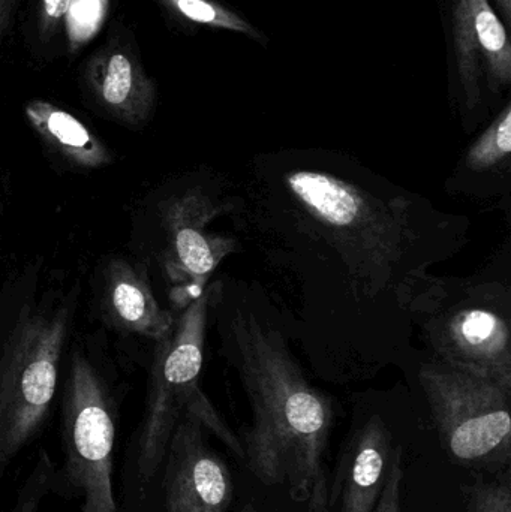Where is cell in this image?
<instances>
[{
	"instance_id": "obj_1",
	"label": "cell",
	"mask_w": 511,
	"mask_h": 512,
	"mask_svg": "<svg viewBox=\"0 0 511 512\" xmlns=\"http://www.w3.org/2000/svg\"><path fill=\"white\" fill-rule=\"evenodd\" d=\"M263 221L276 236L309 252L336 271L357 304L378 297L414 312L434 283V262L464 245L462 219L447 218L431 204L372 179L350 161L296 152L260 161L255 168Z\"/></svg>"
},
{
	"instance_id": "obj_2",
	"label": "cell",
	"mask_w": 511,
	"mask_h": 512,
	"mask_svg": "<svg viewBox=\"0 0 511 512\" xmlns=\"http://www.w3.org/2000/svg\"><path fill=\"white\" fill-rule=\"evenodd\" d=\"M252 411L243 432L246 468L267 487L285 486L308 512H327L332 399L309 384L281 331L254 310L230 307L225 336Z\"/></svg>"
},
{
	"instance_id": "obj_3",
	"label": "cell",
	"mask_w": 511,
	"mask_h": 512,
	"mask_svg": "<svg viewBox=\"0 0 511 512\" xmlns=\"http://www.w3.org/2000/svg\"><path fill=\"white\" fill-rule=\"evenodd\" d=\"M215 289L210 286L189 301L171 333L156 342L137 438V472L143 484H149L161 469L168 442L185 412L197 415L207 432L239 459H245L242 441L200 388L207 318Z\"/></svg>"
},
{
	"instance_id": "obj_4",
	"label": "cell",
	"mask_w": 511,
	"mask_h": 512,
	"mask_svg": "<svg viewBox=\"0 0 511 512\" xmlns=\"http://www.w3.org/2000/svg\"><path fill=\"white\" fill-rule=\"evenodd\" d=\"M74 304H27L0 349V483L41 432L56 396Z\"/></svg>"
},
{
	"instance_id": "obj_5",
	"label": "cell",
	"mask_w": 511,
	"mask_h": 512,
	"mask_svg": "<svg viewBox=\"0 0 511 512\" xmlns=\"http://www.w3.org/2000/svg\"><path fill=\"white\" fill-rule=\"evenodd\" d=\"M419 382L450 462L492 475L510 468V384L434 358L420 366Z\"/></svg>"
},
{
	"instance_id": "obj_6",
	"label": "cell",
	"mask_w": 511,
	"mask_h": 512,
	"mask_svg": "<svg viewBox=\"0 0 511 512\" xmlns=\"http://www.w3.org/2000/svg\"><path fill=\"white\" fill-rule=\"evenodd\" d=\"M431 286L417 300L414 315L434 351L432 358L511 385L509 288L464 283L437 297Z\"/></svg>"
},
{
	"instance_id": "obj_7",
	"label": "cell",
	"mask_w": 511,
	"mask_h": 512,
	"mask_svg": "<svg viewBox=\"0 0 511 512\" xmlns=\"http://www.w3.org/2000/svg\"><path fill=\"white\" fill-rule=\"evenodd\" d=\"M117 409L110 388L92 361L77 352L63 397L65 462L57 469L54 493L80 499V512H117L113 454Z\"/></svg>"
},
{
	"instance_id": "obj_8",
	"label": "cell",
	"mask_w": 511,
	"mask_h": 512,
	"mask_svg": "<svg viewBox=\"0 0 511 512\" xmlns=\"http://www.w3.org/2000/svg\"><path fill=\"white\" fill-rule=\"evenodd\" d=\"M450 96L476 116L511 84V42L491 0H440Z\"/></svg>"
},
{
	"instance_id": "obj_9",
	"label": "cell",
	"mask_w": 511,
	"mask_h": 512,
	"mask_svg": "<svg viewBox=\"0 0 511 512\" xmlns=\"http://www.w3.org/2000/svg\"><path fill=\"white\" fill-rule=\"evenodd\" d=\"M225 210L231 209L216 203L201 188L171 198L162 209L165 267L170 279L182 285L188 303L203 294L210 274L239 245L233 237L210 230L213 219L224 215Z\"/></svg>"
},
{
	"instance_id": "obj_10",
	"label": "cell",
	"mask_w": 511,
	"mask_h": 512,
	"mask_svg": "<svg viewBox=\"0 0 511 512\" xmlns=\"http://www.w3.org/2000/svg\"><path fill=\"white\" fill-rule=\"evenodd\" d=\"M206 432L192 412L180 417L162 463L165 512H227L233 504V475Z\"/></svg>"
},
{
	"instance_id": "obj_11",
	"label": "cell",
	"mask_w": 511,
	"mask_h": 512,
	"mask_svg": "<svg viewBox=\"0 0 511 512\" xmlns=\"http://www.w3.org/2000/svg\"><path fill=\"white\" fill-rule=\"evenodd\" d=\"M395 441L386 421L371 415L351 433L339 460L329 508L339 512H372L392 469Z\"/></svg>"
},
{
	"instance_id": "obj_12",
	"label": "cell",
	"mask_w": 511,
	"mask_h": 512,
	"mask_svg": "<svg viewBox=\"0 0 511 512\" xmlns=\"http://www.w3.org/2000/svg\"><path fill=\"white\" fill-rule=\"evenodd\" d=\"M86 81L99 107L125 125H143L155 110V83L125 48L105 47L96 53L87 65Z\"/></svg>"
},
{
	"instance_id": "obj_13",
	"label": "cell",
	"mask_w": 511,
	"mask_h": 512,
	"mask_svg": "<svg viewBox=\"0 0 511 512\" xmlns=\"http://www.w3.org/2000/svg\"><path fill=\"white\" fill-rule=\"evenodd\" d=\"M102 309L113 327L153 342L164 340L176 324V316L156 300L146 270L125 259L105 267Z\"/></svg>"
},
{
	"instance_id": "obj_14",
	"label": "cell",
	"mask_w": 511,
	"mask_h": 512,
	"mask_svg": "<svg viewBox=\"0 0 511 512\" xmlns=\"http://www.w3.org/2000/svg\"><path fill=\"white\" fill-rule=\"evenodd\" d=\"M24 114L41 140L66 164L80 170H99L113 162L108 147L68 111L35 99L27 102Z\"/></svg>"
},
{
	"instance_id": "obj_15",
	"label": "cell",
	"mask_w": 511,
	"mask_h": 512,
	"mask_svg": "<svg viewBox=\"0 0 511 512\" xmlns=\"http://www.w3.org/2000/svg\"><path fill=\"white\" fill-rule=\"evenodd\" d=\"M159 2L171 14L186 23L239 33L263 45L269 42L267 36L258 27L221 0H159Z\"/></svg>"
},
{
	"instance_id": "obj_16",
	"label": "cell",
	"mask_w": 511,
	"mask_h": 512,
	"mask_svg": "<svg viewBox=\"0 0 511 512\" xmlns=\"http://www.w3.org/2000/svg\"><path fill=\"white\" fill-rule=\"evenodd\" d=\"M511 155V104L507 102L489 128L468 150L464 164L473 173H486L509 165Z\"/></svg>"
},
{
	"instance_id": "obj_17",
	"label": "cell",
	"mask_w": 511,
	"mask_h": 512,
	"mask_svg": "<svg viewBox=\"0 0 511 512\" xmlns=\"http://www.w3.org/2000/svg\"><path fill=\"white\" fill-rule=\"evenodd\" d=\"M467 512H511V472L504 469L492 480L479 478L462 487Z\"/></svg>"
},
{
	"instance_id": "obj_18",
	"label": "cell",
	"mask_w": 511,
	"mask_h": 512,
	"mask_svg": "<svg viewBox=\"0 0 511 512\" xmlns=\"http://www.w3.org/2000/svg\"><path fill=\"white\" fill-rule=\"evenodd\" d=\"M56 463L45 450L39 451L38 459L32 471L18 490L14 508L11 512H38L45 496L54 493L56 484Z\"/></svg>"
},
{
	"instance_id": "obj_19",
	"label": "cell",
	"mask_w": 511,
	"mask_h": 512,
	"mask_svg": "<svg viewBox=\"0 0 511 512\" xmlns=\"http://www.w3.org/2000/svg\"><path fill=\"white\" fill-rule=\"evenodd\" d=\"M107 9V0H71L66 21H68V38L72 47H80L89 41L93 33L101 26Z\"/></svg>"
},
{
	"instance_id": "obj_20",
	"label": "cell",
	"mask_w": 511,
	"mask_h": 512,
	"mask_svg": "<svg viewBox=\"0 0 511 512\" xmlns=\"http://www.w3.org/2000/svg\"><path fill=\"white\" fill-rule=\"evenodd\" d=\"M404 453L401 445H396L395 454H393L392 469H390L389 478L383 493L378 499L372 512H402V487H404Z\"/></svg>"
},
{
	"instance_id": "obj_21",
	"label": "cell",
	"mask_w": 511,
	"mask_h": 512,
	"mask_svg": "<svg viewBox=\"0 0 511 512\" xmlns=\"http://www.w3.org/2000/svg\"><path fill=\"white\" fill-rule=\"evenodd\" d=\"M71 0H41L39 8V29L44 38H50L59 29L60 21L68 14Z\"/></svg>"
},
{
	"instance_id": "obj_22",
	"label": "cell",
	"mask_w": 511,
	"mask_h": 512,
	"mask_svg": "<svg viewBox=\"0 0 511 512\" xmlns=\"http://www.w3.org/2000/svg\"><path fill=\"white\" fill-rule=\"evenodd\" d=\"M494 2L497 5L498 11H500L501 20L507 26V24L511 23V0H494Z\"/></svg>"
},
{
	"instance_id": "obj_23",
	"label": "cell",
	"mask_w": 511,
	"mask_h": 512,
	"mask_svg": "<svg viewBox=\"0 0 511 512\" xmlns=\"http://www.w3.org/2000/svg\"><path fill=\"white\" fill-rule=\"evenodd\" d=\"M12 0H0V27H2L3 21H5L6 12H8L9 3Z\"/></svg>"
},
{
	"instance_id": "obj_24",
	"label": "cell",
	"mask_w": 511,
	"mask_h": 512,
	"mask_svg": "<svg viewBox=\"0 0 511 512\" xmlns=\"http://www.w3.org/2000/svg\"><path fill=\"white\" fill-rule=\"evenodd\" d=\"M239 512H257V510H255V505L252 502H248V504L243 505Z\"/></svg>"
}]
</instances>
